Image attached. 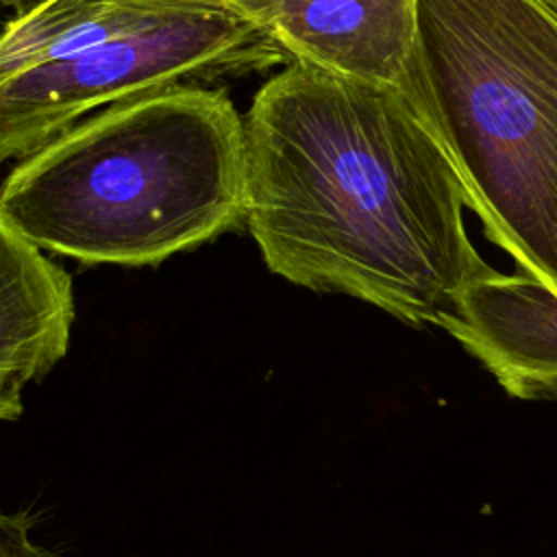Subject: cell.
I'll return each instance as SVG.
<instances>
[{"label": "cell", "mask_w": 557, "mask_h": 557, "mask_svg": "<svg viewBox=\"0 0 557 557\" xmlns=\"http://www.w3.org/2000/svg\"><path fill=\"white\" fill-rule=\"evenodd\" d=\"M405 94L485 237L557 294V0H418Z\"/></svg>", "instance_id": "cell-3"}, {"label": "cell", "mask_w": 557, "mask_h": 557, "mask_svg": "<svg viewBox=\"0 0 557 557\" xmlns=\"http://www.w3.org/2000/svg\"><path fill=\"white\" fill-rule=\"evenodd\" d=\"M285 63L287 54L248 20L187 7L159 26L0 81V165L28 157L89 111Z\"/></svg>", "instance_id": "cell-4"}, {"label": "cell", "mask_w": 557, "mask_h": 557, "mask_svg": "<svg viewBox=\"0 0 557 557\" xmlns=\"http://www.w3.org/2000/svg\"><path fill=\"white\" fill-rule=\"evenodd\" d=\"M265 33L289 61L405 89L418 0H207Z\"/></svg>", "instance_id": "cell-5"}, {"label": "cell", "mask_w": 557, "mask_h": 557, "mask_svg": "<svg viewBox=\"0 0 557 557\" xmlns=\"http://www.w3.org/2000/svg\"><path fill=\"white\" fill-rule=\"evenodd\" d=\"M463 185L398 87L289 61L244 113V226L272 274L437 326L494 268Z\"/></svg>", "instance_id": "cell-1"}, {"label": "cell", "mask_w": 557, "mask_h": 557, "mask_svg": "<svg viewBox=\"0 0 557 557\" xmlns=\"http://www.w3.org/2000/svg\"><path fill=\"white\" fill-rule=\"evenodd\" d=\"M494 381L520 400H557V294L537 278L492 270L437 318Z\"/></svg>", "instance_id": "cell-6"}, {"label": "cell", "mask_w": 557, "mask_h": 557, "mask_svg": "<svg viewBox=\"0 0 557 557\" xmlns=\"http://www.w3.org/2000/svg\"><path fill=\"white\" fill-rule=\"evenodd\" d=\"M37 0H0V7H15V4H33Z\"/></svg>", "instance_id": "cell-10"}, {"label": "cell", "mask_w": 557, "mask_h": 557, "mask_svg": "<svg viewBox=\"0 0 557 557\" xmlns=\"http://www.w3.org/2000/svg\"><path fill=\"white\" fill-rule=\"evenodd\" d=\"M33 522L26 511H0V557H57L30 537Z\"/></svg>", "instance_id": "cell-9"}, {"label": "cell", "mask_w": 557, "mask_h": 557, "mask_svg": "<svg viewBox=\"0 0 557 557\" xmlns=\"http://www.w3.org/2000/svg\"><path fill=\"white\" fill-rule=\"evenodd\" d=\"M181 0H37L0 28V81L159 26Z\"/></svg>", "instance_id": "cell-8"}, {"label": "cell", "mask_w": 557, "mask_h": 557, "mask_svg": "<svg viewBox=\"0 0 557 557\" xmlns=\"http://www.w3.org/2000/svg\"><path fill=\"white\" fill-rule=\"evenodd\" d=\"M72 322L70 274L0 215V422L15 420L26 385L65 357Z\"/></svg>", "instance_id": "cell-7"}, {"label": "cell", "mask_w": 557, "mask_h": 557, "mask_svg": "<svg viewBox=\"0 0 557 557\" xmlns=\"http://www.w3.org/2000/svg\"><path fill=\"white\" fill-rule=\"evenodd\" d=\"M0 215L85 265H157L244 226V115L200 83L100 109L17 161Z\"/></svg>", "instance_id": "cell-2"}, {"label": "cell", "mask_w": 557, "mask_h": 557, "mask_svg": "<svg viewBox=\"0 0 557 557\" xmlns=\"http://www.w3.org/2000/svg\"><path fill=\"white\" fill-rule=\"evenodd\" d=\"M181 2H191V4H209L207 0H181ZM211 7V4H209Z\"/></svg>", "instance_id": "cell-11"}]
</instances>
